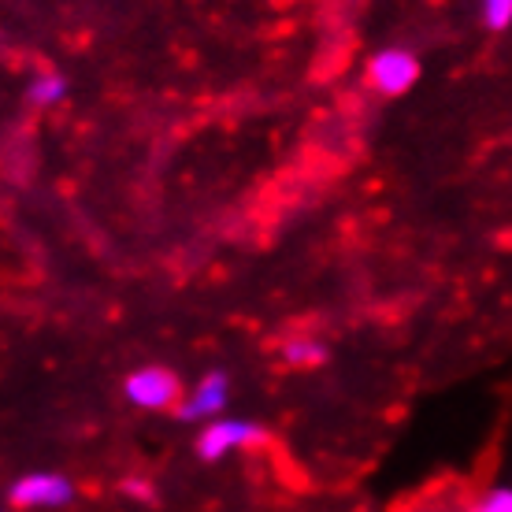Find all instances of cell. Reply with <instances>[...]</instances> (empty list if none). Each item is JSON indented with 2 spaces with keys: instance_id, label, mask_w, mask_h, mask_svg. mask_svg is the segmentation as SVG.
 <instances>
[{
  "instance_id": "cell-1",
  "label": "cell",
  "mask_w": 512,
  "mask_h": 512,
  "mask_svg": "<svg viewBox=\"0 0 512 512\" xmlns=\"http://www.w3.org/2000/svg\"><path fill=\"white\" fill-rule=\"evenodd\" d=\"M123 397H127V405L141 412H175L186 397V386H182L175 368L141 364L123 379Z\"/></svg>"
},
{
  "instance_id": "cell-2",
  "label": "cell",
  "mask_w": 512,
  "mask_h": 512,
  "mask_svg": "<svg viewBox=\"0 0 512 512\" xmlns=\"http://www.w3.org/2000/svg\"><path fill=\"white\" fill-rule=\"evenodd\" d=\"M268 442V431L264 423L242 420V416H219V420H208L201 431H197V442H193V453L205 464H216L231 453H242V449H256Z\"/></svg>"
},
{
  "instance_id": "cell-3",
  "label": "cell",
  "mask_w": 512,
  "mask_h": 512,
  "mask_svg": "<svg viewBox=\"0 0 512 512\" xmlns=\"http://www.w3.org/2000/svg\"><path fill=\"white\" fill-rule=\"evenodd\" d=\"M75 483H71V475L64 472H23L19 479H12V487H8V505L15 512H56V509H67L71 501H75Z\"/></svg>"
},
{
  "instance_id": "cell-4",
  "label": "cell",
  "mask_w": 512,
  "mask_h": 512,
  "mask_svg": "<svg viewBox=\"0 0 512 512\" xmlns=\"http://www.w3.org/2000/svg\"><path fill=\"white\" fill-rule=\"evenodd\" d=\"M368 86L383 97H405L420 82V56L409 45H386L368 60Z\"/></svg>"
},
{
  "instance_id": "cell-5",
  "label": "cell",
  "mask_w": 512,
  "mask_h": 512,
  "mask_svg": "<svg viewBox=\"0 0 512 512\" xmlns=\"http://www.w3.org/2000/svg\"><path fill=\"white\" fill-rule=\"evenodd\" d=\"M231 405V372L227 368H208L197 383L186 390L182 405L175 409V420L182 423H208L227 416Z\"/></svg>"
},
{
  "instance_id": "cell-6",
  "label": "cell",
  "mask_w": 512,
  "mask_h": 512,
  "mask_svg": "<svg viewBox=\"0 0 512 512\" xmlns=\"http://www.w3.org/2000/svg\"><path fill=\"white\" fill-rule=\"evenodd\" d=\"M67 93H71V86H67V78L60 71H38L26 82L23 101L34 112H52V108H60L67 101Z\"/></svg>"
},
{
  "instance_id": "cell-7",
  "label": "cell",
  "mask_w": 512,
  "mask_h": 512,
  "mask_svg": "<svg viewBox=\"0 0 512 512\" xmlns=\"http://www.w3.org/2000/svg\"><path fill=\"white\" fill-rule=\"evenodd\" d=\"M279 357L286 368H320V364L331 360V353H327V346L316 334H294V338L282 342Z\"/></svg>"
},
{
  "instance_id": "cell-8",
  "label": "cell",
  "mask_w": 512,
  "mask_h": 512,
  "mask_svg": "<svg viewBox=\"0 0 512 512\" xmlns=\"http://www.w3.org/2000/svg\"><path fill=\"white\" fill-rule=\"evenodd\" d=\"M479 15H483L487 30L505 34L512 26V0H479Z\"/></svg>"
},
{
  "instance_id": "cell-9",
  "label": "cell",
  "mask_w": 512,
  "mask_h": 512,
  "mask_svg": "<svg viewBox=\"0 0 512 512\" xmlns=\"http://www.w3.org/2000/svg\"><path fill=\"white\" fill-rule=\"evenodd\" d=\"M468 512H512V487L509 483H498V487H487L479 498L468 505Z\"/></svg>"
},
{
  "instance_id": "cell-10",
  "label": "cell",
  "mask_w": 512,
  "mask_h": 512,
  "mask_svg": "<svg viewBox=\"0 0 512 512\" xmlns=\"http://www.w3.org/2000/svg\"><path fill=\"white\" fill-rule=\"evenodd\" d=\"M119 490L127 494V498H134V501H141V505H153L156 501V490H153V483L149 479H141V475H127L123 483H119Z\"/></svg>"
}]
</instances>
